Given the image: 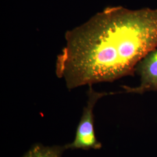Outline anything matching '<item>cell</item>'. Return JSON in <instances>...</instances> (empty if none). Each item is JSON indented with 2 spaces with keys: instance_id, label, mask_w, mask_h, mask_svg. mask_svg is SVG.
<instances>
[{
  "instance_id": "obj_1",
  "label": "cell",
  "mask_w": 157,
  "mask_h": 157,
  "mask_svg": "<svg viewBox=\"0 0 157 157\" xmlns=\"http://www.w3.org/2000/svg\"><path fill=\"white\" fill-rule=\"evenodd\" d=\"M65 39L56 73L68 89L134 76L138 63L157 48V9L108 7Z\"/></svg>"
},
{
  "instance_id": "obj_2",
  "label": "cell",
  "mask_w": 157,
  "mask_h": 157,
  "mask_svg": "<svg viewBox=\"0 0 157 157\" xmlns=\"http://www.w3.org/2000/svg\"><path fill=\"white\" fill-rule=\"evenodd\" d=\"M92 86H89V90L87 92V101L77 126L75 139L72 143L65 145L67 150H98L102 147L101 143L97 140L95 136L94 108L97 102L102 97L115 93L97 92L93 89Z\"/></svg>"
},
{
  "instance_id": "obj_3",
  "label": "cell",
  "mask_w": 157,
  "mask_h": 157,
  "mask_svg": "<svg viewBox=\"0 0 157 157\" xmlns=\"http://www.w3.org/2000/svg\"><path fill=\"white\" fill-rule=\"evenodd\" d=\"M140 78V84L135 87L122 86L126 93L143 94L157 91V48L147 54L136 67Z\"/></svg>"
},
{
  "instance_id": "obj_4",
  "label": "cell",
  "mask_w": 157,
  "mask_h": 157,
  "mask_svg": "<svg viewBox=\"0 0 157 157\" xmlns=\"http://www.w3.org/2000/svg\"><path fill=\"white\" fill-rule=\"evenodd\" d=\"M67 150L65 146H43L41 143L34 144L22 157H62Z\"/></svg>"
}]
</instances>
